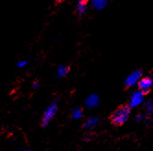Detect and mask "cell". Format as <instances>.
I'll list each match as a JSON object with an SVG mask.
<instances>
[{"mask_svg": "<svg viewBox=\"0 0 153 151\" xmlns=\"http://www.w3.org/2000/svg\"><path fill=\"white\" fill-rule=\"evenodd\" d=\"M130 114V109L127 106H122L113 113L111 120L114 124L115 125H122L124 124L129 117Z\"/></svg>", "mask_w": 153, "mask_h": 151, "instance_id": "1", "label": "cell"}, {"mask_svg": "<svg viewBox=\"0 0 153 151\" xmlns=\"http://www.w3.org/2000/svg\"><path fill=\"white\" fill-rule=\"evenodd\" d=\"M141 78H142V72L140 70H135L134 72L127 76V78L125 80V85L128 88L133 87V86L138 84Z\"/></svg>", "mask_w": 153, "mask_h": 151, "instance_id": "2", "label": "cell"}, {"mask_svg": "<svg viewBox=\"0 0 153 151\" xmlns=\"http://www.w3.org/2000/svg\"><path fill=\"white\" fill-rule=\"evenodd\" d=\"M143 101H144V92L138 90L131 94L130 101H129V106L132 108L137 107L143 102Z\"/></svg>", "mask_w": 153, "mask_h": 151, "instance_id": "3", "label": "cell"}, {"mask_svg": "<svg viewBox=\"0 0 153 151\" xmlns=\"http://www.w3.org/2000/svg\"><path fill=\"white\" fill-rule=\"evenodd\" d=\"M56 112H57V104L56 102L51 103L50 106L45 112V115H43V117H42V124L46 125L51 121L52 118L56 115Z\"/></svg>", "mask_w": 153, "mask_h": 151, "instance_id": "4", "label": "cell"}, {"mask_svg": "<svg viewBox=\"0 0 153 151\" xmlns=\"http://www.w3.org/2000/svg\"><path fill=\"white\" fill-rule=\"evenodd\" d=\"M138 88L141 91H143L144 93L148 92L153 85V80L149 78V77H146V78H141L139 82H138Z\"/></svg>", "mask_w": 153, "mask_h": 151, "instance_id": "5", "label": "cell"}, {"mask_svg": "<svg viewBox=\"0 0 153 151\" xmlns=\"http://www.w3.org/2000/svg\"><path fill=\"white\" fill-rule=\"evenodd\" d=\"M100 100H99V97L96 94H91L88 98H87L85 104L86 106L90 108V109H93V108H96L98 105H99Z\"/></svg>", "mask_w": 153, "mask_h": 151, "instance_id": "6", "label": "cell"}, {"mask_svg": "<svg viewBox=\"0 0 153 151\" xmlns=\"http://www.w3.org/2000/svg\"><path fill=\"white\" fill-rule=\"evenodd\" d=\"M87 4H88V0H79L76 3V11L79 15H84L86 13Z\"/></svg>", "mask_w": 153, "mask_h": 151, "instance_id": "7", "label": "cell"}, {"mask_svg": "<svg viewBox=\"0 0 153 151\" xmlns=\"http://www.w3.org/2000/svg\"><path fill=\"white\" fill-rule=\"evenodd\" d=\"M108 1L109 0H92L91 5L95 9L101 10V9H103L107 6Z\"/></svg>", "mask_w": 153, "mask_h": 151, "instance_id": "8", "label": "cell"}, {"mask_svg": "<svg viewBox=\"0 0 153 151\" xmlns=\"http://www.w3.org/2000/svg\"><path fill=\"white\" fill-rule=\"evenodd\" d=\"M98 123H99V119H98L97 117H91L86 121L84 127L87 129H91V128L95 127L98 124Z\"/></svg>", "mask_w": 153, "mask_h": 151, "instance_id": "9", "label": "cell"}, {"mask_svg": "<svg viewBox=\"0 0 153 151\" xmlns=\"http://www.w3.org/2000/svg\"><path fill=\"white\" fill-rule=\"evenodd\" d=\"M68 72H69V67L68 66H65V64H61L57 69V77L64 78L68 74Z\"/></svg>", "mask_w": 153, "mask_h": 151, "instance_id": "10", "label": "cell"}, {"mask_svg": "<svg viewBox=\"0 0 153 151\" xmlns=\"http://www.w3.org/2000/svg\"><path fill=\"white\" fill-rule=\"evenodd\" d=\"M82 110L80 109V108H75V109L72 111V117L74 118V119L78 120V119H80V118L82 117Z\"/></svg>", "mask_w": 153, "mask_h": 151, "instance_id": "11", "label": "cell"}, {"mask_svg": "<svg viewBox=\"0 0 153 151\" xmlns=\"http://www.w3.org/2000/svg\"><path fill=\"white\" fill-rule=\"evenodd\" d=\"M146 110L148 111L149 113H153V101H149L146 103Z\"/></svg>", "mask_w": 153, "mask_h": 151, "instance_id": "12", "label": "cell"}, {"mask_svg": "<svg viewBox=\"0 0 153 151\" xmlns=\"http://www.w3.org/2000/svg\"><path fill=\"white\" fill-rule=\"evenodd\" d=\"M27 64H28V61L27 60H20V61L17 62L16 66H17L18 68H23V67H25L27 66Z\"/></svg>", "mask_w": 153, "mask_h": 151, "instance_id": "13", "label": "cell"}, {"mask_svg": "<svg viewBox=\"0 0 153 151\" xmlns=\"http://www.w3.org/2000/svg\"><path fill=\"white\" fill-rule=\"evenodd\" d=\"M143 118H144V115L143 114H138L136 117V121H141V120H143Z\"/></svg>", "mask_w": 153, "mask_h": 151, "instance_id": "14", "label": "cell"}, {"mask_svg": "<svg viewBox=\"0 0 153 151\" xmlns=\"http://www.w3.org/2000/svg\"><path fill=\"white\" fill-rule=\"evenodd\" d=\"M39 85H40V84H39L38 82L35 81V82L32 83V88H34V89H35V88H38V87H39Z\"/></svg>", "mask_w": 153, "mask_h": 151, "instance_id": "15", "label": "cell"}, {"mask_svg": "<svg viewBox=\"0 0 153 151\" xmlns=\"http://www.w3.org/2000/svg\"><path fill=\"white\" fill-rule=\"evenodd\" d=\"M56 1H58V2H61V1H62V0H56Z\"/></svg>", "mask_w": 153, "mask_h": 151, "instance_id": "16", "label": "cell"}]
</instances>
